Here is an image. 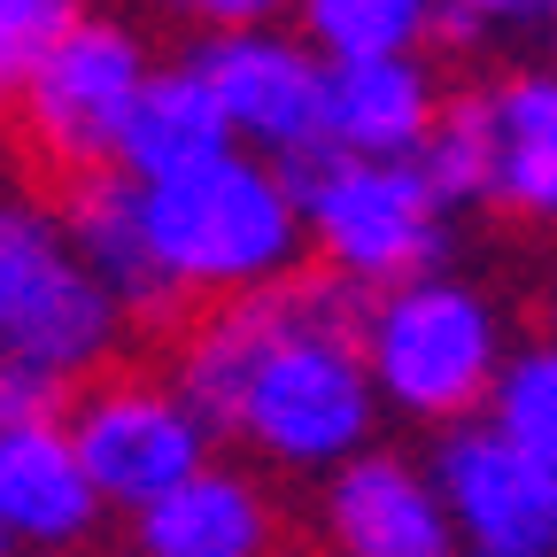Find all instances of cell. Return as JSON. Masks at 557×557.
Masks as SVG:
<instances>
[{"label": "cell", "mask_w": 557, "mask_h": 557, "mask_svg": "<svg viewBox=\"0 0 557 557\" xmlns=\"http://www.w3.org/2000/svg\"><path fill=\"white\" fill-rule=\"evenodd\" d=\"M139 240L171 302H240L302 271L295 171L263 156H209L178 178L139 186Z\"/></svg>", "instance_id": "7a4b0ae2"}, {"label": "cell", "mask_w": 557, "mask_h": 557, "mask_svg": "<svg viewBox=\"0 0 557 557\" xmlns=\"http://www.w3.org/2000/svg\"><path fill=\"white\" fill-rule=\"evenodd\" d=\"M442 70L434 54H357L318 70V156L357 163H418L442 124Z\"/></svg>", "instance_id": "7c38bea8"}, {"label": "cell", "mask_w": 557, "mask_h": 557, "mask_svg": "<svg viewBox=\"0 0 557 557\" xmlns=\"http://www.w3.org/2000/svg\"><path fill=\"white\" fill-rule=\"evenodd\" d=\"M357 357L380 395V418L403 426H465L487 403V380L511 357V310L472 271H418L357 310Z\"/></svg>", "instance_id": "3957f363"}, {"label": "cell", "mask_w": 557, "mask_h": 557, "mask_svg": "<svg viewBox=\"0 0 557 557\" xmlns=\"http://www.w3.org/2000/svg\"><path fill=\"white\" fill-rule=\"evenodd\" d=\"M225 148H233L225 116L201 94V78L186 62H156L148 86H139V101H132V116H124V132H116L109 171L132 178V186H156V178H178V171L225 156Z\"/></svg>", "instance_id": "2e32d148"}, {"label": "cell", "mask_w": 557, "mask_h": 557, "mask_svg": "<svg viewBox=\"0 0 557 557\" xmlns=\"http://www.w3.org/2000/svg\"><path fill=\"white\" fill-rule=\"evenodd\" d=\"M124 310L70 256L54 209L32 194H0V357H24L62 387H86L116 364Z\"/></svg>", "instance_id": "8992f818"}, {"label": "cell", "mask_w": 557, "mask_h": 557, "mask_svg": "<svg viewBox=\"0 0 557 557\" xmlns=\"http://www.w3.org/2000/svg\"><path fill=\"white\" fill-rule=\"evenodd\" d=\"M62 434L78 457L101 511H139L163 487H178L201 457H218L209 426L186 410V395L163 372H101L62 403Z\"/></svg>", "instance_id": "ba28073f"}, {"label": "cell", "mask_w": 557, "mask_h": 557, "mask_svg": "<svg viewBox=\"0 0 557 557\" xmlns=\"http://www.w3.org/2000/svg\"><path fill=\"white\" fill-rule=\"evenodd\" d=\"M480 426L534 465H557V348L549 341H511L504 372L487 380Z\"/></svg>", "instance_id": "ac0fdd59"}, {"label": "cell", "mask_w": 557, "mask_h": 557, "mask_svg": "<svg viewBox=\"0 0 557 557\" xmlns=\"http://www.w3.org/2000/svg\"><path fill=\"white\" fill-rule=\"evenodd\" d=\"M449 209H496L511 225H549L557 209V78L542 62H511L442 101L434 139L418 148Z\"/></svg>", "instance_id": "5b68a950"}, {"label": "cell", "mask_w": 557, "mask_h": 557, "mask_svg": "<svg viewBox=\"0 0 557 557\" xmlns=\"http://www.w3.org/2000/svg\"><path fill=\"white\" fill-rule=\"evenodd\" d=\"M101 504L70 457L62 418L54 426L0 434V549L9 557H70L101 534Z\"/></svg>", "instance_id": "5bb4252c"}, {"label": "cell", "mask_w": 557, "mask_h": 557, "mask_svg": "<svg viewBox=\"0 0 557 557\" xmlns=\"http://www.w3.org/2000/svg\"><path fill=\"white\" fill-rule=\"evenodd\" d=\"M186 70L201 78V94L218 101L225 139L240 156H263L278 171H302L318 156V70L325 62L287 24L209 32V39H194Z\"/></svg>", "instance_id": "9c48e42d"}, {"label": "cell", "mask_w": 557, "mask_h": 557, "mask_svg": "<svg viewBox=\"0 0 557 557\" xmlns=\"http://www.w3.org/2000/svg\"><path fill=\"white\" fill-rule=\"evenodd\" d=\"M171 16H186L201 39L209 32H263V24H287L295 0H163Z\"/></svg>", "instance_id": "44dd1931"}, {"label": "cell", "mask_w": 557, "mask_h": 557, "mask_svg": "<svg viewBox=\"0 0 557 557\" xmlns=\"http://www.w3.org/2000/svg\"><path fill=\"white\" fill-rule=\"evenodd\" d=\"M418 465L442 496L457 557H557V465L519 457L480 418L442 426Z\"/></svg>", "instance_id": "30bf717a"}, {"label": "cell", "mask_w": 557, "mask_h": 557, "mask_svg": "<svg viewBox=\"0 0 557 557\" xmlns=\"http://www.w3.org/2000/svg\"><path fill=\"white\" fill-rule=\"evenodd\" d=\"M70 403V387L24 357H0V434H24V426H54Z\"/></svg>", "instance_id": "ffe728a7"}, {"label": "cell", "mask_w": 557, "mask_h": 557, "mask_svg": "<svg viewBox=\"0 0 557 557\" xmlns=\"http://www.w3.org/2000/svg\"><path fill=\"white\" fill-rule=\"evenodd\" d=\"M132 557H271L287 549V519H278V487L240 465V457H201L178 487L132 519Z\"/></svg>", "instance_id": "4fadbf2b"}, {"label": "cell", "mask_w": 557, "mask_h": 557, "mask_svg": "<svg viewBox=\"0 0 557 557\" xmlns=\"http://www.w3.org/2000/svg\"><path fill=\"white\" fill-rule=\"evenodd\" d=\"M148 70H156L148 32L124 24V16H109V9H86V16L16 78L9 116H24L32 156L54 163L62 178L109 171L116 132H124L139 86H148Z\"/></svg>", "instance_id": "52a82bcc"}, {"label": "cell", "mask_w": 557, "mask_h": 557, "mask_svg": "<svg viewBox=\"0 0 557 557\" xmlns=\"http://www.w3.org/2000/svg\"><path fill=\"white\" fill-rule=\"evenodd\" d=\"M9 101H16V86H0V124H9Z\"/></svg>", "instance_id": "603a6c76"}, {"label": "cell", "mask_w": 557, "mask_h": 557, "mask_svg": "<svg viewBox=\"0 0 557 557\" xmlns=\"http://www.w3.org/2000/svg\"><path fill=\"white\" fill-rule=\"evenodd\" d=\"M0 557H9V549H0Z\"/></svg>", "instance_id": "d4e9b609"}, {"label": "cell", "mask_w": 557, "mask_h": 557, "mask_svg": "<svg viewBox=\"0 0 557 557\" xmlns=\"http://www.w3.org/2000/svg\"><path fill=\"white\" fill-rule=\"evenodd\" d=\"M295 39L318 62H357V54H426L449 24L442 0H295Z\"/></svg>", "instance_id": "e0dca14e"}, {"label": "cell", "mask_w": 557, "mask_h": 557, "mask_svg": "<svg viewBox=\"0 0 557 557\" xmlns=\"http://www.w3.org/2000/svg\"><path fill=\"white\" fill-rule=\"evenodd\" d=\"M302 209V256L341 295H387L418 271L449 263V218L418 163H357V156H310L295 171Z\"/></svg>", "instance_id": "277c9868"}, {"label": "cell", "mask_w": 557, "mask_h": 557, "mask_svg": "<svg viewBox=\"0 0 557 557\" xmlns=\"http://www.w3.org/2000/svg\"><path fill=\"white\" fill-rule=\"evenodd\" d=\"M271 557H295V549H271Z\"/></svg>", "instance_id": "cb8c5ba5"}, {"label": "cell", "mask_w": 557, "mask_h": 557, "mask_svg": "<svg viewBox=\"0 0 557 557\" xmlns=\"http://www.w3.org/2000/svg\"><path fill=\"white\" fill-rule=\"evenodd\" d=\"M54 225H62L70 256L101 278V295L124 310V325H132V318H171V310H178V302L163 295L156 263H148V240H139V186H132V178H116V171L70 178Z\"/></svg>", "instance_id": "9a60e30c"}, {"label": "cell", "mask_w": 557, "mask_h": 557, "mask_svg": "<svg viewBox=\"0 0 557 557\" xmlns=\"http://www.w3.org/2000/svg\"><path fill=\"white\" fill-rule=\"evenodd\" d=\"M318 549L325 557H457L442 496L410 449H357L318 480Z\"/></svg>", "instance_id": "8fae6325"}, {"label": "cell", "mask_w": 557, "mask_h": 557, "mask_svg": "<svg viewBox=\"0 0 557 557\" xmlns=\"http://www.w3.org/2000/svg\"><path fill=\"white\" fill-rule=\"evenodd\" d=\"M542 16H549V0H442V24H457V32H519Z\"/></svg>", "instance_id": "7402d4cb"}, {"label": "cell", "mask_w": 557, "mask_h": 557, "mask_svg": "<svg viewBox=\"0 0 557 557\" xmlns=\"http://www.w3.org/2000/svg\"><path fill=\"white\" fill-rule=\"evenodd\" d=\"M78 16L86 0H0V86H16Z\"/></svg>", "instance_id": "d6986e66"}, {"label": "cell", "mask_w": 557, "mask_h": 557, "mask_svg": "<svg viewBox=\"0 0 557 557\" xmlns=\"http://www.w3.org/2000/svg\"><path fill=\"white\" fill-rule=\"evenodd\" d=\"M209 442H233L256 472L325 480L380 442V395L357 357V295L333 278H278L263 295L209 302L163 372Z\"/></svg>", "instance_id": "6da1fadb"}]
</instances>
